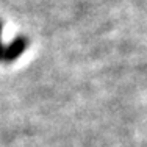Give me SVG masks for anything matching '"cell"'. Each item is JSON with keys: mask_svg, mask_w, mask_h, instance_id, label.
<instances>
[{"mask_svg": "<svg viewBox=\"0 0 147 147\" xmlns=\"http://www.w3.org/2000/svg\"><path fill=\"white\" fill-rule=\"evenodd\" d=\"M0 34H2V22H0ZM6 50H8V45H3L2 38H0V61H5L6 59Z\"/></svg>", "mask_w": 147, "mask_h": 147, "instance_id": "1", "label": "cell"}]
</instances>
